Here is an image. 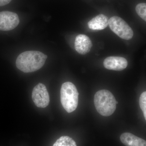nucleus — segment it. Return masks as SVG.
I'll list each match as a JSON object with an SVG mask.
<instances>
[{
  "label": "nucleus",
  "mask_w": 146,
  "mask_h": 146,
  "mask_svg": "<svg viewBox=\"0 0 146 146\" xmlns=\"http://www.w3.org/2000/svg\"><path fill=\"white\" fill-rule=\"evenodd\" d=\"M47 56L41 52L28 51L21 54L16 60L17 68L24 73L38 70L44 66Z\"/></svg>",
  "instance_id": "f257e3e1"
},
{
  "label": "nucleus",
  "mask_w": 146,
  "mask_h": 146,
  "mask_svg": "<svg viewBox=\"0 0 146 146\" xmlns=\"http://www.w3.org/2000/svg\"><path fill=\"white\" fill-rule=\"evenodd\" d=\"M118 102H116V104H118Z\"/></svg>",
  "instance_id": "2eb2a0df"
},
{
  "label": "nucleus",
  "mask_w": 146,
  "mask_h": 146,
  "mask_svg": "<svg viewBox=\"0 0 146 146\" xmlns=\"http://www.w3.org/2000/svg\"><path fill=\"white\" fill-rule=\"evenodd\" d=\"M93 44L89 36L85 35H79L76 37L74 46L76 50L81 54H85L91 50Z\"/></svg>",
  "instance_id": "6e6552de"
},
{
  "label": "nucleus",
  "mask_w": 146,
  "mask_h": 146,
  "mask_svg": "<svg viewBox=\"0 0 146 146\" xmlns=\"http://www.w3.org/2000/svg\"><path fill=\"white\" fill-rule=\"evenodd\" d=\"M60 102L68 113L74 111L78 105L79 94L75 85L70 82L63 84L60 91Z\"/></svg>",
  "instance_id": "7ed1b4c3"
},
{
  "label": "nucleus",
  "mask_w": 146,
  "mask_h": 146,
  "mask_svg": "<svg viewBox=\"0 0 146 146\" xmlns=\"http://www.w3.org/2000/svg\"><path fill=\"white\" fill-rule=\"evenodd\" d=\"M53 146H77L75 141L68 136H62L56 141Z\"/></svg>",
  "instance_id": "9b49d317"
},
{
  "label": "nucleus",
  "mask_w": 146,
  "mask_h": 146,
  "mask_svg": "<svg viewBox=\"0 0 146 146\" xmlns=\"http://www.w3.org/2000/svg\"><path fill=\"white\" fill-rule=\"evenodd\" d=\"M12 0H0V6L7 5L10 3Z\"/></svg>",
  "instance_id": "4468645a"
},
{
  "label": "nucleus",
  "mask_w": 146,
  "mask_h": 146,
  "mask_svg": "<svg viewBox=\"0 0 146 146\" xmlns=\"http://www.w3.org/2000/svg\"><path fill=\"white\" fill-rule=\"evenodd\" d=\"M19 23L20 19L16 13L9 11L0 12V31L12 30L18 26Z\"/></svg>",
  "instance_id": "423d86ee"
},
{
  "label": "nucleus",
  "mask_w": 146,
  "mask_h": 146,
  "mask_svg": "<svg viewBox=\"0 0 146 146\" xmlns=\"http://www.w3.org/2000/svg\"><path fill=\"white\" fill-rule=\"evenodd\" d=\"M108 25L111 30L121 39L129 40L133 37V30L122 18L112 16L108 20Z\"/></svg>",
  "instance_id": "20e7f679"
},
{
  "label": "nucleus",
  "mask_w": 146,
  "mask_h": 146,
  "mask_svg": "<svg viewBox=\"0 0 146 146\" xmlns=\"http://www.w3.org/2000/svg\"><path fill=\"white\" fill-rule=\"evenodd\" d=\"M116 100L113 94L107 90L98 91L94 96V103L98 112L104 117L112 115L116 109Z\"/></svg>",
  "instance_id": "f03ea898"
},
{
  "label": "nucleus",
  "mask_w": 146,
  "mask_h": 146,
  "mask_svg": "<svg viewBox=\"0 0 146 146\" xmlns=\"http://www.w3.org/2000/svg\"><path fill=\"white\" fill-rule=\"evenodd\" d=\"M136 13L141 18L146 21V4L145 3H141L136 5Z\"/></svg>",
  "instance_id": "f8f14e48"
},
{
  "label": "nucleus",
  "mask_w": 146,
  "mask_h": 146,
  "mask_svg": "<svg viewBox=\"0 0 146 146\" xmlns=\"http://www.w3.org/2000/svg\"><path fill=\"white\" fill-rule=\"evenodd\" d=\"M139 105L142 110L145 119L146 120V92L144 91L140 96L139 99Z\"/></svg>",
  "instance_id": "ddd939ff"
},
{
  "label": "nucleus",
  "mask_w": 146,
  "mask_h": 146,
  "mask_svg": "<svg viewBox=\"0 0 146 146\" xmlns=\"http://www.w3.org/2000/svg\"><path fill=\"white\" fill-rule=\"evenodd\" d=\"M108 20L107 16L100 14L88 22V27L89 29L94 30H103L108 26Z\"/></svg>",
  "instance_id": "9d476101"
},
{
  "label": "nucleus",
  "mask_w": 146,
  "mask_h": 146,
  "mask_svg": "<svg viewBox=\"0 0 146 146\" xmlns=\"http://www.w3.org/2000/svg\"><path fill=\"white\" fill-rule=\"evenodd\" d=\"M32 98L35 104L38 108H45L50 103L49 94L43 84L39 83L35 86L33 90Z\"/></svg>",
  "instance_id": "39448f33"
},
{
  "label": "nucleus",
  "mask_w": 146,
  "mask_h": 146,
  "mask_svg": "<svg viewBox=\"0 0 146 146\" xmlns=\"http://www.w3.org/2000/svg\"><path fill=\"white\" fill-rule=\"evenodd\" d=\"M105 68L109 70L122 71L127 67V60L123 57L109 56L105 59L103 63Z\"/></svg>",
  "instance_id": "0eeeda50"
},
{
  "label": "nucleus",
  "mask_w": 146,
  "mask_h": 146,
  "mask_svg": "<svg viewBox=\"0 0 146 146\" xmlns=\"http://www.w3.org/2000/svg\"><path fill=\"white\" fill-rule=\"evenodd\" d=\"M120 140L126 146H146V142L130 133H124L120 136Z\"/></svg>",
  "instance_id": "1a4fd4ad"
}]
</instances>
